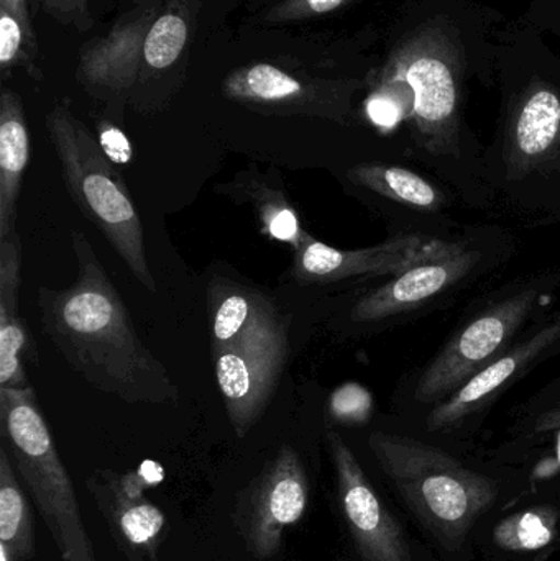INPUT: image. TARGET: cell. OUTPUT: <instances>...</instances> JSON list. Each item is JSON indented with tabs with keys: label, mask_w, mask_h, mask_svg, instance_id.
<instances>
[{
	"label": "cell",
	"mask_w": 560,
	"mask_h": 561,
	"mask_svg": "<svg viewBox=\"0 0 560 561\" xmlns=\"http://www.w3.org/2000/svg\"><path fill=\"white\" fill-rule=\"evenodd\" d=\"M78 279L66 289H38L43 330L92 388L127 404L180 398L163 363L141 342L127 306L84 233L71 232Z\"/></svg>",
	"instance_id": "6da1fadb"
},
{
	"label": "cell",
	"mask_w": 560,
	"mask_h": 561,
	"mask_svg": "<svg viewBox=\"0 0 560 561\" xmlns=\"http://www.w3.org/2000/svg\"><path fill=\"white\" fill-rule=\"evenodd\" d=\"M367 445L401 500L444 549L459 550L499 500L492 477L423 438L375 431Z\"/></svg>",
	"instance_id": "7a4b0ae2"
},
{
	"label": "cell",
	"mask_w": 560,
	"mask_h": 561,
	"mask_svg": "<svg viewBox=\"0 0 560 561\" xmlns=\"http://www.w3.org/2000/svg\"><path fill=\"white\" fill-rule=\"evenodd\" d=\"M45 122L69 196L138 283L148 293H157L145 250L144 224L124 178L105 157L98 138L72 115L68 102L55 105Z\"/></svg>",
	"instance_id": "3957f363"
},
{
	"label": "cell",
	"mask_w": 560,
	"mask_h": 561,
	"mask_svg": "<svg viewBox=\"0 0 560 561\" xmlns=\"http://www.w3.org/2000/svg\"><path fill=\"white\" fill-rule=\"evenodd\" d=\"M492 207L538 224L560 222V98L533 92L483 157Z\"/></svg>",
	"instance_id": "277c9868"
},
{
	"label": "cell",
	"mask_w": 560,
	"mask_h": 561,
	"mask_svg": "<svg viewBox=\"0 0 560 561\" xmlns=\"http://www.w3.org/2000/svg\"><path fill=\"white\" fill-rule=\"evenodd\" d=\"M0 435L62 561H98L68 470L28 388H0Z\"/></svg>",
	"instance_id": "5b68a950"
},
{
	"label": "cell",
	"mask_w": 560,
	"mask_h": 561,
	"mask_svg": "<svg viewBox=\"0 0 560 561\" xmlns=\"http://www.w3.org/2000/svg\"><path fill=\"white\" fill-rule=\"evenodd\" d=\"M558 284V275L528 280L480 310L427 365L410 376L403 388L408 405L424 412L441 404L480 369L508 352Z\"/></svg>",
	"instance_id": "8992f818"
},
{
	"label": "cell",
	"mask_w": 560,
	"mask_h": 561,
	"mask_svg": "<svg viewBox=\"0 0 560 561\" xmlns=\"http://www.w3.org/2000/svg\"><path fill=\"white\" fill-rule=\"evenodd\" d=\"M217 386L237 437L243 438L268 408L289 355V323L263 296L253 319L213 343Z\"/></svg>",
	"instance_id": "52a82bcc"
},
{
	"label": "cell",
	"mask_w": 560,
	"mask_h": 561,
	"mask_svg": "<svg viewBox=\"0 0 560 561\" xmlns=\"http://www.w3.org/2000/svg\"><path fill=\"white\" fill-rule=\"evenodd\" d=\"M308 501L305 465L285 445L237 503L236 526L247 550L259 560L273 559L282 550L285 530L305 516Z\"/></svg>",
	"instance_id": "ba28073f"
},
{
	"label": "cell",
	"mask_w": 560,
	"mask_h": 561,
	"mask_svg": "<svg viewBox=\"0 0 560 561\" xmlns=\"http://www.w3.org/2000/svg\"><path fill=\"white\" fill-rule=\"evenodd\" d=\"M334 465L342 519L364 561H413L407 534L365 474L352 448L335 431L325 434Z\"/></svg>",
	"instance_id": "9c48e42d"
},
{
	"label": "cell",
	"mask_w": 560,
	"mask_h": 561,
	"mask_svg": "<svg viewBox=\"0 0 560 561\" xmlns=\"http://www.w3.org/2000/svg\"><path fill=\"white\" fill-rule=\"evenodd\" d=\"M457 240L437 239L424 233H403L380 245L339 250L312 239L295 250L292 276L302 286L331 284L354 278L397 276L404 270L449 252Z\"/></svg>",
	"instance_id": "30bf717a"
},
{
	"label": "cell",
	"mask_w": 560,
	"mask_h": 561,
	"mask_svg": "<svg viewBox=\"0 0 560 561\" xmlns=\"http://www.w3.org/2000/svg\"><path fill=\"white\" fill-rule=\"evenodd\" d=\"M560 352V312L536 327L532 335L516 342L508 352L480 369L446 401L424 411V425L431 434H450L466 427L485 412L510 386L542 359Z\"/></svg>",
	"instance_id": "8fae6325"
},
{
	"label": "cell",
	"mask_w": 560,
	"mask_h": 561,
	"mask_svg": "<svg viewBox=\"0 0 560 561\" xmlns=\"http://www.w3.org/2000/svg\"><path fill=\"white\" fill-rule=\"evenodd\" d=\"M160 480L161 468L144 463L140 470L125 474L95 471L85 483L115 547L128 561H158L167 517L145 496V490Z\"/></svg>",
	"instance_id": "7c38bea8"
},
{
	"label": "cell",
	"mask_w": 560,
	"mask_h": 561,
	"mask_svg": "<svg viewBox=\"0 0 560 561\" xmlns=\"http://www.w3.org/2000/svg\"><path fill=\"white\" fill-rule=\"evenodd\" d=\"M485 256L469 242H457L449 252L418 263L358 297L352 306L351 320L380 323L423 309L479 272Z\"/></svg>",
	"instance_id": "4fadbf2b"
},
{
	"label": "cell",
	"mask_w": 560,
	"mask_h": 561,
	"mask_svg": "<svg viewBox=\"0 0 560 561\" xmlns=\"http://www.w3.org/2000/svg\"><path fill=\"white\" fill-rule=\"evenodd\" d=\"M22 247L16 232L0 240V388H28L23 358L38 362L35 343L19 312Z\"/></svg>",
	"instance_id": "5bb4252c"
},
{
	"label": "cell",
	"mask_w": 560,
	"mask_h": 561,
	"mask_svg": "<svg viewBox=\"0 0 560 561\" xmlns=\"http://www.w3.org/2000/svg\"><path fill=\"white\" fill-rule=\"evenodd\" d=\"M224 92L243 104L339 118L338 108L319 101L311 88L302 84L295 76L265 62L233 72L224 82Z\"/></svg>",
	"instance_id": "9a60e30c"
},
{
	"label": "cell",
	"mask_w": 560,
	"mask_h": 561,
	"mask_svg": "<svg viewBox=\"0 0 560 561\" xmlns=\"http://www.w3.org/2000/svg\"><path fill=\"white\" fill-rule=\"evenodd\" d=\"M30 161V134L19 94H0V240L16 232L19 196Z\"/></svg>",
	"instance_id": "2e32d148"
},
{
	"label": "cell",
	"mask_w": 560,
	"mask_h": 561,
	"mask_svg": "<svg viewBox=\"0 0 560 561\" xmlns=\"http://www.w3.org/2000/svg\"><path fill=\"white\" fill-rule=\"evenodd\" d=\"M150 19L148 10L134 23L115 28L112 35L98 43L82 58V78L105 91H125L137 75L138 56L144 55L145 32Z\"/></svg>",
	"instance_id": "e0dca14e"
},
{
	"label": "cell",
	"mask_w": 560,
	"mask_h": 561,
	"mask_svg": "<svg viewBox=\"0 0 560 561\" xmlns=\"http://www.w3.org/2000/svg\"><path fill=\"white\" fill-rule=\"evenodd\" d=\"M222 193L236 201H250L255 209L260 232L272 242L286 243L296 250L308 237L285 191L273 186L262 174L243 171L232 183L224 186Z\"/></svg>",
	"instance_id": "ac0fdd59"
},
{
	"label": "cell",
	"mask_w": 560,
	"mask_h": 561,
	"mask_svg": "<svg viewBox=\"0 0 560 561\" xmlns=\"http://www.w3.org/2000/svg\"><path fill=\"white\" fill-rule=\"evenodd\" d=\"M347 180L385 199L423 213L437 214L449 206L446 194L439 187L416 171L404 167L385 163L357 164L347 171Z\"/></svg>",
	"instance_id": "d6986e66"
},
{
	"label": "cell",
	"mask_w": 560,
	"mask_h": 561,
	"mask_svg": "<svg viewBox=\"0 0 560 561\" xmlns=\"http://www.w3.org/2000/svg\"><path fill=\"white\" fill-rule=\"evenodd\" d=\"M32 497L19 481L12 458L0 447V547L13 561H30L35 557V523Z\"/></svg>",
	"instance_id": "ffe728a7"
},
{
	"label": "cell",
	"mask_w": 560,
	"mask_h": 561,
	"mask_svg": "<svg viewBox=\"0 0 560 561\" xmlns=\"http://www.w3.org/2000/svg\"><path fill=\"white\" fill-rule=\"evenodd\" d=\"M558 529L559 511L538 506L500 520L493 540L506 552H535L546 549L556 539Z\"/></svg>",
	"instance_id": "44dd1931"
},
{
	"label": "cell",
	"mask_w": 560,
	"mask_h": 561,
	"mask_svg": "<svg viewBox=\"0 0 560 561\" xmlns=\"http://www.w3.org/2000/svg\"><path fill=\"white\" fill-rule=\"evenodd\" d=\"M187 25L176 13L160 16L148 28L145 38L144 58L153 69H164L176 61L186 46Z\"/></svg>",
	"instance_id": "7402d4cb"
},
{
	"label": "cell",
	"mask_w": 560,
	"mask_h": 561,
	"mask_svg": "<svg viewBox=\"0 0 560 561\" xmlns=\"http://www.w3.org/2000/svg\"><path fill=\"white\" fill-rule=\"evenodd\" d=\"M15 66H23L36 81L42 79V71L33 62L22 25L5 7L0 5V68L7 72V69Z\"/></svg>",
	"instance_id": "603a6c76"
},
{
	"label": "cell",
	"mask_w": 560,
	"mask_h": 561,
	"mask_svg": "<svg viewBox=\"0 0 560 561\" xmlns=\"http://www.w3.org/2000/svg\"><path fill=\"white\" fill-rule=\"evenodd\" d=\"M370 411L372 396L354 382L341 386L329 401V415L339 424H364Z\"/></svg>",
	"instance_id": "cb8c5ba5"
},
{
	"label": "cell",
	"mask_w": 560,
	"mask_h": 561,
	"mask_svg": "<svg viewBox=\"0 0 560 561\" xmlns=\"http://www.w3.org/2000/svg\"><path fill=\"white\" fill-rule=\"evenodd\" d=\"M95 128L99 147L115 167H125L134 161V147L117 125L108 121H99Z\"/></svg>",
	"instance_id": "d4e9b609"
},
{
	"label": "cell",
	"mask_w": 560,
	"mask_h": 561,
	"mask_svg": "<svg viewBox=\"0 0 560 561\" xmlns=\"http://www.w3.org/2000/svg\"><path fill=\"white\" fill-rule=\"evenodd\" d=\"M42 3L62 25L76 26L81 32L91 26L88 0H42Z\"/></svg>",
	"instance_id": "484cf974"
},
{
	"label": "cell",
	"mask_w": 560,
	"mask_h": 561,
	"mask_svg": "<svg viewBox=\"0 0 560 561\" xmlns=\"http://www.w3.org/2000/svg\"><path fill=\"white\" fill-rule=\"evenodd\" d=\"M0 5L5 7L22 25L25 32L26 43H28L30 51L33 56L38 53V45H36L35 33H33L32 20H30L28 5L26 0H0Z\"/></svg>",
	"instance_id": "4316f807"
},
{
	"label": "cell",
	"mask_w": 560,
	"mask_h": 561,
	"mask_svg": "<svg viewBox=\"0 0 560 561\" xmlns=\"http://www.w3.org/2000/svg\"><path fill=\"white\" fill-rule=\"evenodd\" d=\"M368 114L375 124L384 125V127H393L400 121V111H398L397 104L388 99H374L368 104Z\"/></svg>",
	"instance_id": "83f0119b"
},
{
	"label": "cell",
	"mask_w": 560,
	"mask_h": 561,
	"mask_svg": "<svg viewBox=\"0 0 560 561\" xmlns=\"http://www.w3.org/2000/svg\"><path fill=\"white\" fill-rule=\"evenodd\" d=\"M548 399H542L546 404L545 411H541V419L548 422H559L560 421V385L555 386V388L549 389Z\"/></svg>",
	"instance_id": "f1b7e54d"
}]
</instances>
